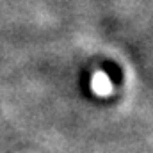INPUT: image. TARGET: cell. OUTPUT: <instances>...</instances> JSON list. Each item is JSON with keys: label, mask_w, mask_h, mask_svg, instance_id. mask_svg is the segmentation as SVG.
Wrapping results in <instances>:
<instances>
[{"label": "cell", "mask_w": 153, "mask_h": 153, "mask_svg": "<svg viewBox=\"0 0 153 153\" xmlns=\"http://www.w3.org/2000/svg\"><path fill=\"white\" fill-rule=\"evenodd\" d=\"M103 71H105V75L107 78L111 80V84H121L123 82V71H121V68L116 64V62H103Z\"/></svg>", "instance_id": "6da1fadb"}]
</instances>
